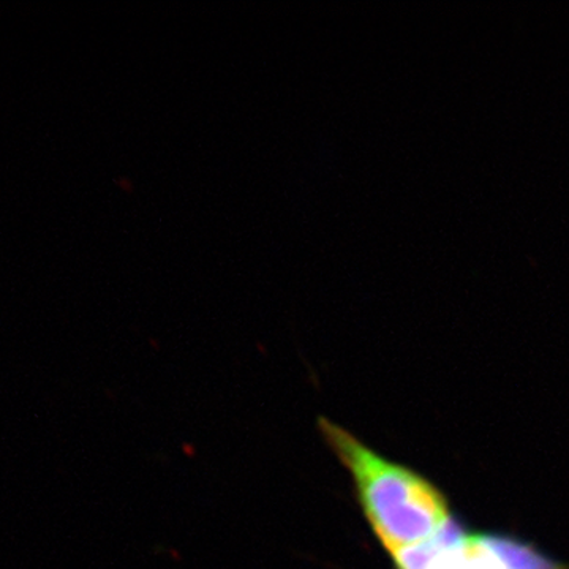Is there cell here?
Returning a JSON list of instances; mask_svg holds the SVG:
<instances>
[{
    "instance_id": "1",
    "label": "cell",
    "mask_w": 569,
    "mask_h": 569,
    "mask_svg": "<svg viewBox=\"0 0 569 569\" xmlns=\"http://www.w3.org/2000/svg\"><path fill=\"white\" fill-rule=\"evenodd\" d=\"M318 426L350 475L359 508L389 556L429 541L455 519L447 498L429 479L367 447L346 427L326 418Z\"/></svg>"
},
{
    "instance_id": "2",
    "label": "cell",
    "mask_w": 569,
    "mask_h": 569,
    "mask_svg": "<svg viewBox=\"0 0 569 569\" xmlns=\"http://www.w3.org/2000/svg\"><path fill=\"white\" fill-rule=\"evenodd\" d=\"M389 557L396 569H507L479 535L467 533L456 519L429 541Z\"/></svg>"
},
{
    "instance_id": "3",
    "label": "cell",
    "mask_w": 569,
    "mask_h": 569,
    "mask_svg": "<svg viewBox=\"0 0 569 569\" xmlns=\"http://www.w3.org/2000/svg\"><path fill=\"white\" fill-rule=\"evenodd\" d=\"M479 538L507 569H568L539 552L533 546L507 535L482 533Z\"/></svg>"
}]
</instances>
